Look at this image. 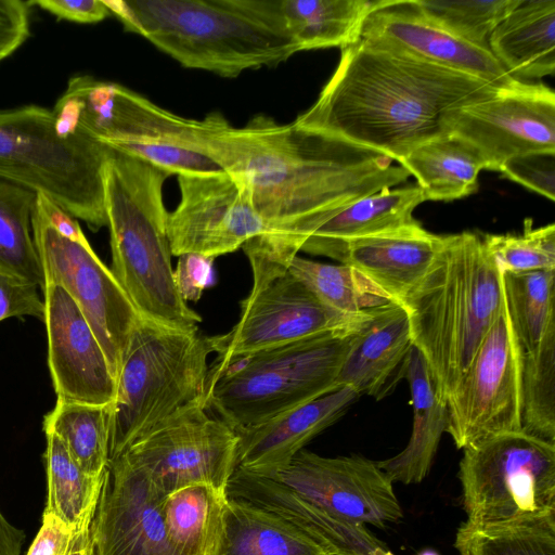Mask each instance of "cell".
I'll return each mask as SVG.
<instances>
[{"instance_id":"6da1fadb","label":"cell","mask_w":555,"mask_h":555,"mask_svg":"<svg viewBox=\"0 0 555 555\" xmlns=\"http://www.w3.org/2000/svg\"><path fill=\"white\" fill-rule=\"evenodd\" d=\"M194 126L205 153L250 191L266 228L251 244L285 266L331 211L411 176L383 153L264 114L237 128L214 112Z\"/></svg>"},{"instance_id":"7a4b0ae2","label":"cell","mask_w":555,"mask_h":555,"mask_svg":"<svg viewBox=\"0 0 555 555\" xmlns=\"http://www.w3.org/2000/svg\"><path fill=\"white\" fill-rule=\"evenodd\" d=\"M504 90L402 51L360 38L314 104L294 122L377 151L400 163L450 133L455 113Z\"/></svg>"},{"instance_id":"3957f363","label":"cell","mask_w":555,"mask_h":555,"mask_svg":"<svg viewBox=\"0 0 555 555\" xmlns=\"http://www.w3.org/2000/svg\"><path fill=\"white\" fill-rule=\"evenodd\" d=\"M503 275L482 236H442L428 271L400 301L413 346L424 357L442 399L454 390L500 313Z\"/></svg>"},{"instance_id":"277c9868","label":"cell","mask_w":555,"mask_h":555,"mask_svg":"<svg viewBox=\"0 0 555 555\" xmlns=\"http://www.w3.org/2000/svg\"><path fill=\"white\" fill-rule=\"evenodd\" d=\"M102 176L113 274L143 318L198 332L202 318L182 299L171 264L163 197L170 175L111 150Z\"/></svg>"},{"instance_id":"5b68a950","label":"cell","mask_w":555,"mask_h":555,"mask_svg":"<svg viewBox=\"0 0 555 555\" xmlns=\"http://www.w3.org/2000/svg\"><path fill=\"white\" fill-rule=\"evenodd\" d=\"M137 31L182 66L235 78L299 52L281 0H126Z\"/></svg>"},{"instance_id":"8992f818","label":"cell","mask_w":555,"mask_h":555,"mask_svg":"<svg viewBox=\"0 0 555 555\" xmlns=\"http://www.w3.org/2000/svg\"><path fill=\"white\" fill-rule=\"evenodd\" d=\"M210 352L207 337L198 332L140 317L117 377L109 420V461L178 415L206 408Z\"/></svg>"},{"instance_id":"52a82bcc","label":"cell","mask_w":555,"mask_h":555,"mask_svg":"<svg viewBox=\"0 0 555 555\" xmlns=\"http://www.w3.org/2000/svg\"><path fill=\"white\" fill-rule=\"evenodd\" d=\"M360 328L319 334L212 366L206 409L236 431L338 389V373Z\"/></svg>"},{"instance_id":"ba28073f","label":"cell","mask_w":555,"mask_h":555,"mask_svg":"<svg viewBox=\"0 0 555 555\" xmlns=\"http://www.w3.org/2000/svg\"><path fill=\"white\" fill-rule=\"evenodd\" d=\"M60 127L171 175L222 171L202 149L195 119L173 114L115 82L78 75L52 108Z\"/></svg>"},{"instance_id":"9c48e42d","label":"cell","mask_w":555,"mask_h":555,"mask_svg":"<svg viewBox=\"0 0 555 555\" xmlns=\"http://www.w3.org/2000/svg\"><path fill=\"white\" fill-rule=\"evenodd\" d=\"M109 151L64 131L50 108H0V180L46 195L93 231L107 224L102 173Z\"/></svg>"},{"instance_id":"30bf717a","label":"cell","mask_w":555,"mask_h":555,"mask_svg":"<svg viewBox=\"0 0 555 555\" xmlns=\"http://www.w3.org/2000/svg\"><path fill=\"white\" fill-rule=\"evenodd\" d=\"M466 520L456 533L555 528V443L524 430L463 449Z\"/></svg>"},{"instance_id":"8fae6325","label":"cell","mask_w":555,"mask_h":555,"mask_svg":"<svg viewBox=\"0 0 555 555\" xmlns=\"http://www.w3.org/2000/svg\"><path fill=\"white\" fill-rule=\"evenodd\" d=\"M524 351L506 301L454 390L446 399L447 431L457 449L522 430Z\"/></svg>"},{"instance_id":"7c38bea8","label":"cell","mask_w":555,"mask_h":555,"mask_svg":"<svg viewBox=\"0 0 555 555\" xmlns=\"http://www.w3.org/2000/svg\"><path fill=\"white\" fill-rule=\"evenodd\" d=\"M31 227L44 283L63 286L77 304L117 380L141 314L89 241L78 243L62 236L35 208Z\"/></svg>"},{"instance_id":"4fadbf2b","label":"cell","mask_w":555,"mask_h":555,"mask_svg":"<svg viewBox=\"0 0 555 555\" xmlns=\"http://www.w3.org/2000/svg\"><path fill=\"white\" fill-rule=\"evenodd\" d=\"M371 310L357 317L337 313L288 270L253 279L238 322L227 334L207 337L218 356L212 366L319 334L358 330Z\"/></svg>"},{"instance_id":"5bb4252c","label":"cell","mask_w":555,"mask_h":555,"mask_svg":"<svg viewBox=\"0 0 555 555\" xmlns=\"http://www.w3.org/2000/svg\"><path fill=\"white\" fill-rule=\"evenodd\" d=\"M205 406L186 411L130 444L122 455L163 496L206 483L227 493L238 437Z\"/></svg>"},{"instance_id":"9a60e30c","label":"cell","mask_w":555,"mask_h":555,"mask_svg":"<svg viewBox=\"0 0 555 555\" xmlns=\"http://www.w3.org/2000/svg\"><path fill=\"white\" fill-rule=\"evenodd\" d=\"M261 476L347 521L385 528L403 517L393 482L377 462L358 454L327 457L302 449Z\"/></svg>"},{"instance_id":"2e32d148","label":"cell","mask_w":555,"mask_h":555,"mask_svg":"<svg viewBox=\"0 0 555 555\" xmlns=\"http://www.w3.org/2000/svg\"><path fill=\"white\" fill-rule=\"evenodd\" d=\"M180 202L168 215L172 256L215 259L266 232L250 191L225 171L178 176Z\"/></svg>"},{"instance_id":"e0dca14e","label":"cell","mask_w":555,"mask_h":555,"mask_svg":"<svg viewBox=\"0 0 555 555\" xmlns=\"http://www.w3.org/2000/svg\"><path fill=\"white\" fill-rule=\"evenodd\" d=\"M450 133L473 144L486 169L529 152H555V94L542 83H525L460 108Z\"/></svg>"},{"instance_id":"ac0fdd59","label":"cell","mask_w":555,"mask_h":555,"mask_svg":"<svg viewBox=\"0 0 555 555\" xmlns=\"http://www.w3.org/2000/svg\"><path fill=\"white\" fill-rule=\"evenodd\" d=\"M48 364L57 400L113 404L117 380L77 304L55 283H44Z\"/></svg>"},{"instance_id":"d6986e66","label":"cell","mask_w":555,"mask_h":555,"mask_svg":"<svg viewBox=\"0 0 555 555\" xmlns=\"http://www.w3.org/2000/svg\"><path fill=\"white\" fill-rule=\"evenodd\" d=\"M361 38L488 81L502 90L525 83L512 77L488 47L466 41L423 16L409 0H378Z\"/></svg>"},{"instance_id":"ffe728a7","label":"cell","mask_w":555,"mask_h":555,"mask_svg":"<svg viewBox=\"0 0 555 555\" xmlns=\"http://www.w3.org/2000/svg\"><path fill=\"white\" fill-rule=\"evenodd\" d=\"M163 499L122 455L109 461L91 525L95 555H171Z\"/></svg>"},{"instance_id":"44dd1931","label":"cell","mask_w":555,"mask_h":555,"mask_svg":"<svg viewBox=\"0 0 555 555\" xmlns=\"http://www.w3.org/2000/svg\"><path fill=\"white\" fill-rule=\"evenodd\" d=\"M442 236L421 223L333 244L320 255L359 271L392 301L400 302L423 279Z\"/></svg>"},{"instance_id":"7402d4cb","label":"cell","mask_w":555,"mask_h":555,"mask_svg":"<svg viewBox=\"0 0 555 555\" xmlns=\"http://www.w3.org/2000/svg\"><path fill=\"white\" fill-rule=\"evenodd\" d=\"M413 341L404 307L389 301L373 308L357 332L336 385L380 400L404 378Z\"/></svg>"},{"instance_id":"603a6c76","label":"cell","mask_w":555,"mask_h":555,"mask_svg":"<svg viewBox=\"0 0 555 555\" xmlns=\"http://www.w3.org/2000/svg\"><path fill=\"white\" fill-rule=\"evenodd\" d=\"M359 397L352 388L340 387L263 423L236 430L235 468L266 475L284 466L338 421Z\"/></svg>"},{"instance_id":"cb8c5ba5","label":"cell","mask_w":555,"mask_h":555,"mask_svg":"<svg viewBox=\"0 0 555 555\" xmlns=\"http://www.w3.org/2000/svg\"><path fill=\"white\" fill-rule=\"evenodd\" d=\"M227 495L283 518L331 555H374L375 548L385 546L365 525L338 518L266 476L235 468Z\"/></svg>"},{"instance_id":"d4e9b609","label":"cell","mask_w":555,"mask_h":555,"mask_svg":"<svg viewBox=\"0 0 555 555\" xmlns=\"http://www.w3.org/2000/svg\"><path fill=\"white\" fill-rule=\"evenodd\" d=\"M413 408L412 433L408 444L398 454L377 461L392 482L420 483L427 477L441 436L448 428V408L437 390L429 367L413 347L405 376Z\"/></svg>"},{"instance_id":"484cf974","label":"cell","mask_w":555,"mask_h":555,"mask_svg":"<svg viewBox=\"0 0 555 555\" xmlns=\"http://www.w3.org/2000/svg\"><path fill=\"white\" fill-rule=\"evenodd\" d=\"M488 46L515 79H539L555 69V0H519L496 25Z\"/></svg>"},{"instance_id":"4316f807","label":"cell","mask_w":555,"mask_h":555,"mask_svg":"<svg viewBox=\"0 0 555 555\" xmlns=\"http://www.w3.org/2000/svg\"><path fill=\"white\" fill-rule=\"evenodd\" d=\"M425 195L417 185L386 188L347 203L321 220L300 250L320 255L326 247L358 237L370 236L420 223L413 210Z\"/></svg>"},{"instance_id":"83f0119b","label":"cell","mask_w":555,"mask_h":555,"mask_svg":"<svg viewBox=\"0 0 555 555\" xmlns=\"http://www.w3.org/2000/svg\"><path fill=\"white\" fill-rule=\"evenodd\" d=\"M216 555L331 554L283 518L241 499L228 496Z\"/></svg>"},{"instance_id":"f1b7e54d","label":"cell","mask_w":555,"mask_h":555,"mask_svg":"<svg viewBox=\"0 0 555 555\" xmlns=\"http://www.w3.org/2000/svg\"><path fill=\"white\" fill-rule=\"evenodd\" d=\"M399 164L416 178L426 201H452L474 193L479 172L486 169L479 151L453 133L418 145Z\"/></svg>"},{"instance_id":"f546056e","label":"cell","mask_w":555,"mask_h":555,"mask_svg":"<svg viewBox=\"0 0 555 555\" xmlns=\"http://www.w3.org/2000/svg\"><path fill=\"white\" fill-rule=\"evenodd\" d=\"M227 493L206 483L182 487L163 499L162 511L171 555H216Z\"/></svg>"},{"instance_id":"4dcf8cb0","label":"cell","mask_w":555,"mask_h":555,"mask_svg":"<svg viewBox=\"0 0 555 555\" xmlns=\"http://www.w3.org/2000/svg\"><path fill=\"white\" fill-rule=\"evenodd\" d=\"M374 5L369 0H281L286 30L299 51L356 43Z\"/></svg>"},{"instance_id":"1f68e13d","label":"cell","mask_w":555,"mask_h":555,"mask_svg":"<svg viewBox=\"0 0 555 555\" xmlns=\"http://www.w3.org/2000/svg\"><path fill=\"white\" fill-rule=\"evenodd\" d=\"M46 437L48 501L44 511L61 519L74 533L92 524L105 474L101 477L87 474L55 434L46 433Z\"/></svg>"},{"instance_id":"d6a6232c","label":"cell","mask_w":555,"mask_h":555,"mask_svg":"<svg viewBox=\"0 0 555 555\" xmlns=\"http://www.w3.org/2000/svg\"><path fill=\"white\" fill-rule=\"evenodd\" d=\"M112 405L56 400L43 418V430L55 434L89 475L101 477L108 466Z\"/></svg>"},{"instance_id":"836d02e7","label":"cell","mask_w":555,"mask_h":555,"mask_svg":"<svg viewBox=\"0 0 555 555\" xmlns=\"http://www.w3.org/2000/svg\"><path fill=\"white\" fill-rule=\"evenodd\" d=\"M288 271L327 308L347 317L392 301L359 271L347 264L318 262L294 257Z\"/></svg>"},{"instance_id":"e575fe53","label":"cell","mask_w":555,"mask_h":555,"mask_svg":"<svg viewBox=\"0 0 555 555\" xmlns=\"http://www.w3.org/2000/svg\"><path fill=\"white\" fill-rule=\"evenodd\" d=\"M36 193L0 180V268L42 288L31 219Z\"/></svg>"},{"instance_id":"d590c367","label":"cell","mask_w":555,"mask_h":555,"mask_svg":"<svg viewBox=\"0 0 555 555\" xmlns=\"http://www.w3.org/2000/svg\"><path fill=\"white\" fill-rule=\"evenodd\" d=\"M502 275L513 328L524 353H531L555 324V269Z\"/></svg>"},{"instance_id":"8d00e7d4","label":"cell","mask_w":555,"mask_h":555,"mask_svg":"<svg viewBox=\"0 0 555 555\" xmlns=\"http://www.w3.org/2000/svg\"><path fill=\"white\" fill-rule=\"evenodd\" d=\"M521 425L527 434L555 443V324L531 353H524Z\"/></svg>"},{"instance_id":"74e56055","label":"cell","mask_w":555,"mask_h":555,"mask_svg":"<svg viewBox=\"0 0 555 555\" xmlns=\"http://www.w3.org/2000/svg\"><path fill=\"white\" fill-rule=\"evenodd\" d=\"M427 20L474 44L488 47L496 25L519 0H409Z\"/></svg>"},{"instance_id":"f35d334b","label":"cell","mask_w":555,"mask_h":555,"mask_svg":"<svg viewBox=\"0 0 555 555\" xmlns=\"http://www.w3.org/2000/svg\"><path fill=\"white\" fill-rule=\"evenodd\" d=\"M486 248L502 273L555 269V224L532 228L526 219L521 234H485Z\"/></svg>"},{"instance_id":"ab89813d","label":"cell","mask_w":555,"mask_h":555,"mask_svg":"<svg viewBox=\"0 0 555 555\" xmlns=\"http://www.w3.org/2000/svg\"><path fill=\"white\" fill-rule=\"evenodd\" d=\"M465 555H555V528L456 533Z\"/></svg>"},{"instance_id":"60d3db41","label":"cell","mask_w":555,"mask_h":555,"mask_svg":"<svg viewBox=\"0 0 555 555\" xmlns=\"http://www.w3.org/2000/svg\"><path fill=\"white\" fill-rule=\"evenodd\" d=\"M498 171L550 201L555 199V152H529L513 156Z\"/></svg>"},{"instance_id":"b9f144b4","label":"cell","mask_w":555,"mask_h":555,"mask_svg":"<svg viewBox=\"0 0 555 555\" xmlns=\"http://www.w3.org/2000/svg\"><path fill=\"white\" fill-rule=\"evenodd\" d=\"M37 285L0 268V321L30 315L43 321L44 304Z\"/></svg>"},{"instance_id":"7bdbcfd3","label":"cell","mask_w":555,"mask_h":555,"mask_svg":"<svg viewBox=\"0 0 555 555\" xmlns=\"http://www.w3.org/2000/svg\"><path fill=\"white\" fill-rule=\"evenodd\" d=\"M28 1L0 0V62L18 50L30 35Z\"/></svg>"},{"instance_id":"ee69618b","label":"cell","mask_w":555,"mask_h":555,"mask_svg":"<svg viewBox=\"0 0 555 555\" xmlns=\"http://www.w3.org/2000/svg\"><path fill=\"white\" fill-rule=\"evenodd\" d=\"M212 258L195 254L179 256L175 282L182 299L197 301L204 289L211 283Z\"/></svg>"},{"instance_id":"f6af8a7d","label":"cell","mask_w":555,"mask_h":555,"mask_svg":"<svg viewBox=\"0 0 555 555\" xmlns=\"http://www.w3.org/2000/svg\"><path fill=\"white\" fill-rule=\"evenodd\" d=\"M28 4L49 12L59 20L75 23H98L111 15L103 0H31Z\"/></svg>"},{"instance_id":"bcb514c9","label":"cell","mask_w":555,"mask_h":555,"mask_svg":"<svg viewBox=\"0 0 555 555\" xmlns=\"http://www.w3.org/2000/svg\"><path fill=\"white\" fill-rule=\"evenodd\" d=\"M73 531L56 516L43 512L41 527L26 555H67Z\"/></svg>"},{"instance_id":"7dc6e473","label":"cell","mask_w":555,"mask_h":555,"mask_svg":"<svg viewBox=\"0 0 555 555\" xmlns=\"http://www.w3.org/2000/svg\"><path fill=\"white\" fill-rule=\"evenodd\" d=\"M35 211L62 236L78 243L88 242L77 219L46 195L36 193Z\"/></svg>"},{"instance_id":"c3c4849f","label":"cell","mask_w":555,"mask_h":555,"mask_svg":"<svg viewBox=\"0 0 555 555\" xmlns=\"http://www.w3.org/2000/svg\"><path fill=\"white\" fill-rule=\"evenodd\" d=\"M24 541V531L11 525L0 511V555H21Z\"/></svg>"},{"instance_id":"681fc988","label":"cell","mask_w":555,"mask_h":555,"mask_svg":"<svg viewBox=\"0 0 555 555\" xmlns=\"http://www.w3.org/2000/svg\"><path fill=\"white\" fill-rule=\"evenodd\" d=\"M91 525L85 526L73 533L67 555H95Z\"/></svg>"},{"instance_id":"f907efd6","label":"cell","mask_w":555,"mask_h":555,"mask_svg":"<svg viewBox=\"0 0 555 555\" xmlns=\"http://www.w3.org/2000/svg\"><path fill=\"white\" fill-rule=\"evenodd\" d=\"M374 555H395V554L391 551H389L385 545V546L375 548Z\"/></svg>"},{"instance_id":"816d5d0a","label":"cell","mask_w":555,"mask_h":555,"mask_svg":"<svg viewBox=\"0 0 555 555\" xmlns=\"http://www.w3.org/2000/svg\"><path fill=\"white\" fill-rule=\"evenodd\" d=\"M417 555H439V554L436 551H433V550H425V551L421 552Z\"/></svg>"},{"instance_id":"f5cc1de1","label":"cell","mask_w":555,"mask_h":555,"mask_svg":"<svg viewBox=\"0 0 555 555\" xmlns=\"http://www.w3.org/2000/svg\"><path fill=\"white\" fill-rule=\"evenodd\" d=\"M459 555H465V554H463V553H459Z\"/></svg>"}]
</instances>
